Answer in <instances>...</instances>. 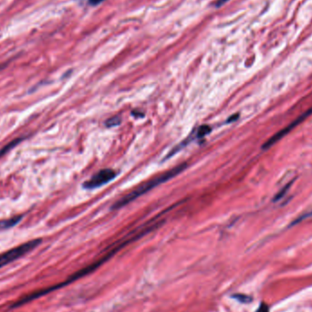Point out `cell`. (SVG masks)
<instances>
[{"label": "cell", "mask_w": 312, "mask_h": 312, "mask_svg": "<svg viewBox=\"0 0 312 312\" xmlns=\"http://www.w3.org/2000/svg\"><path fill=\"white\" fill-rule=\"evenodd\" d=\"M186 166H187V164L186 163H183L181 165L168 170L165 173L161 174L158 176L153 178V179L146 182L145 184H141L140 186L136 187L133 191H131V193H129L128 195L124 196L120 200H118L116 203L111 206V209L123 208L126 204L131 203L132 201H134L135 199H137L140 196L145 195L147 192L151 191L152 189L155 188L156 186H158L161 184H164L165 182L169 181L170 179H172L173 177L176 176L177 174H180L186 168Z\"/></svg>", "instance_id": "6da1fadb"}, {"label": "cell", "mask_w": 312, "mask_h": 312, "mask_svg": "<svg viewBox=\"0 0 312 312\" xmlns=\"http://www.w3.org/2000/svg\"><path fill=\"white\" fill-rule=\"evenodd\" d=\"M41 243V239L30 240L20 246L11 248L6 252L0 254V269L8 265L9 263L15 261L23 256L32 251Z\"/></svg>", "instance_id": "7a4b0ae2"}, {"label": "cell", "mask_w": 312, "mask_h": 312, "mask_svg": "<svg viewBox=\"0 0 312 312\" xmlns=\"http://www.w3.org/2000/svg\"><path fill=\"white\" fill-rule=\"evenodd\" d=\"M312 114V109L308 110L304 113H302L300 116L298 117L296 120H294L291 124H289L287 127H285L282 130L277 131L275 133L271 138L269 139L263 146H262V149L264 150H268L271 146H274L276 144L279 140L283 138L284 136H286L287 134H289L295 127H297L298 124H301L302 122H304L306 119L309 116H311Z\"/></svg>", "instance_id": "3957f363"}, {"label": "cell", "mask_w": 312, "mask_h": 312, "mask_svg": "<svg viewBox=\"0 0 312 312\" xmlns=\"http://www.w3.org/2000/svg\"><path fill=\"white\" fill-rule=\"evenodd\" d=\"M117 173L112 169H102L91 177L90 180L83 184V187L86 189H94L101 187L103 184H108L113 180Z\"/></svg>", "instance_id": "277c9868"}, {"label": "cell", "mask_w": 312, "mask_h": 312, "mask_svg": "<svg viewBox=\"0 0 312 312\" xmlns=\"http://www.w3.org/2000/svg\"><path fill=\"white\" fill-rule=\"evenodd\" d=\"M22 218H23L22 216H16L14 218L0 221V230L8 229V228H11V227H13L15 225H18V224L21 221Z\"/></svg>", "instance_id": "5b68a950"}, {"label": "cell", "mask_w": 312, "mask_h": 312, "mask_svg": "<svg viewBox=\"0 0 312 312\" xmlns=\"http://www.w3.org/2000/svg\"><path fill=\"white\" fill-rule=\"evenodd\" d=\"M211 131H212V129L209 125H202L198 128V130L196 131L195 134H196V138L202 139L205 137L207 134H209Z\"/></svg>", "instance_id": "8992f818"}, {"label": "cell", "mask_w": 312, "mask_h": 312, "mask_svg": "<svg viewBox=\"0 0 312 312\" xmlns=\"http://www.w3.org/2000/svg\"><path fill=\"white\" fill-rule=\"evenodd\" d=\"M21 140L22 139L20 138L16 139L14 141H12L11 143H9L7 146H5L4 148H2V149L0 150V157H1L2 155H4V154L7 153V151H9L10 149H13V147H15L17 145H18Z\"/></svg>", "instance_id": "52a82bcc"}, {"label": "cell", "mask_w": 312, "mask_h": 312, "mask_svg": "<svg viewBox=\"0 0 312 312\" xmlns=\"http://www.w3.org/2000/svg\"><path fill=\"white\" fill-rule=\"evenodd\" d=\"M291 184H292V182H291V183H289L287 185H285V187H283V188L281 189L277 194H276V196H275V197L273 198V202H276V201H279L281 198H283L284 196L286 195V193L288 192V190L290 189V187H291Z\"/></svg>", "instance_id": "ba28073f"}, {"label": "cell", "mask_w": 312, "mask_h": 312, "mask_svg": "<svg viewBox=\"0 0 312 312\" xmlns=\"http://www.w3.org/2000/svg\"><path fill=\"white\" fill-rule=\"evenodd\" d=\"M120 124H121V118L119 116H113L108 119L105 124L107 127H114Z\"/></svg>", "instance_id": "9c48e42d"}, {"label": "cell", "mask_w": 312, "mask_h": 312, "mask_svg": "<svg viewBox=\"0 0 312 312\" xmlns=\"http://www.w3.org/2000/svg\"><path fill=\"white\" fill-rule=\"evenodd\" d=\"M233 298L239 300L240 302L242 303H248L252 300V298L250 297H248L247 295H243V294H236V295H233Z\"/></svg>", "instance_id": "30bf717a"}, {"label": "cell", "mask_w": 312, "mask_h": 312, "mask_svg": "<svg viewBox=\"0 0 312 312\" xmlns=\"http://www.w3.org/2000/svg\"><path fill=\"white\" fill-rule=\"evenodd\" d=\"M311 217H312V211H311V212H309V213H307V214L302 215L301 217H299L298 219H296V220L294 221V223H292V224H291V225H295V224H298V223H299V222H301L302 220H304V219H306V218H311Z\"/></svg>", "instance_id": "8fae6325"}, {"label": "cell", "mask_w": 312, "mask_h": 312, "mask_svg": "<svg viewBox=\"0 0 312 312\" xmlns=\"http://www.w3.org/2000/svg\"><path fill=\"white\" fill-rule=\"evenodd\" d=\"M256 312H269V305L264 303V302H262L260 306H259V308L257 309V311Z\"/></svg>", "instance_id": "7c38bea8"}, {"label": "cell", "mask_w": 312, "mask_h": 312, "mask_svg": "<svg viewBox=\"0 0 312 312\" xmlns=\"http://www.w3.org/2000/svg\"><path fill=\"white\" fill-rule=\"evenodd\" d=\"M103 1H105V0H88V2H89V4L90 5H92V6H97V5H99V4H101V3H102Z\"/></svg>", "instance_id": "4fadbf2b"}, {"label": "cell", "mask_w": 312, "mask_h": 312, "mask_svg": "<svg viewBox=\"0 0 312 312\" xmlns=\"http://www.w3.org/2000/svg\"><path fill=\"white\" fill-rule=\"evenodd\" d=\"M229 0H218L216 3H215V7H221L223 5H225L226 2H228Z\"/></svg>", "instance_id": "5bb4252c"}, {"label": "cell", "mask_w": 312, "mask_h": 312, "mask_svg": "<svg viewBox=\"0 0 312 312\" xmlns=\"http://www.w3.org/2000/svg\"><path fill=\"white\" fill-rule=\"evenodd\" d=\"M239 113H238V114H234V115H232L230 118H228L227 123H232L234 121L238 120V119H239Z\"/></svg>", "instance_id": "9a60e30c"}]
</instances>
